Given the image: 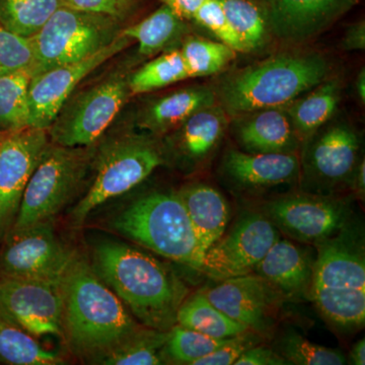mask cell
Masks as SVG:
<instances>
[{
    "instance_id": "cell-1",
    "label": "cell",
    "mask_w": 365,
    "mask_h": 365,
    "mask_svg": "<svg viewBox=\"0 0 365 365\" xmlns=\"http://www.w3.org/2000/svg\"><path fill=\"white\" fill-rule=\"evenodd\" d=\"M95 270L146 328L170 331L188 290L177 274L155 257L123 242H98Z\"/></svg>"
},
{
    "instance_id": "cell-2",
    "label": "cell",
    "mask_w": 365,
    "mask_h": 365,
    "mask_svg": "<svg viewBox=\"0 0 365 365\" xmlns=\"http://www.w3.org/2000/svg\"><path fill=\"white\" fill-rule=\"evenodd\" d=\"M63 328L72 349L98 359L139 329L123 302L81 257L63 279Z\"/></svg>"
},
{
    "instance_id": "cell-3",
    "label": "cell",
    "mask_w": 365,
    "mask_h": 365,
    "mask_svg": "<svg viewBox=\"0 0 365 365\" xmlns=\"http://www.w3.org/2000/svg\"><path fill=\"white\" fill-rule=\"evenodd\" d=\"M328 72L319 53H281L230 74L215 96L230 116L285 108L323 83Z\"/></svg>"
},
{
    "instance_id": "cell-4",
    "label": "cell",
    "mask_w": 365,
    "mask_h": 365,
    "mask_svg": "<svg viewBox=\"0 0 365 365\" xmlns=\"http://www.w3.org/2000/svg\"><path fill=\"white\" fill-rule=\"evenodd\" d=\"M111 225L139 246L200 270L204 254L179 194H146L122 210Z\"/></svg>"
},
{
    "instance_id": "cell-5",
    "label": "cell",
    "mask_w": 365,
    "mask_h": 365,
    "mask_svg": "<svg viewBox=\"0 0 365 365\" xmlns=\"http://www.w3.org/2000/svg\"><path fill=\"white\" fill-rule=\"evenodd\" d=\"M90 160V151L86 148L49 143L26 185L16 222L9 234L52 222L76 196Z\"/></svg>"
},
{
    "instance_id": "cell-6",
    "label": "cell",
    "mask_w": 365,
    "mask_h": 365,
    "mask_svg": "<svg viewBox=\"0 0 365 365\" xmlns=\"http://www.w3.org/2000/svg\"><path fill=\"white\" fill-rule=\"evenodd\" d=\"M157 145L141 136H124L101 150L90 190L71 211V222L81 225L102 204L130 191L162 165Z\"/></svg>"
},
{
    "instance_id": "cell-7",
    "label": "cell",
    "mask_w": 365,
    "mask_h": 365,
    "mask_svg": "<svg viewBox=\"0 0 365 365\" xmlns=\"http://www.w3.org/2000/svg\"><path fill=\"white\" fill-rule=\"evenodd\" d=\"M119 34L116 19L62 6L32 37L34 76L86 58L111 44Z\"/></svg>"
},
{
    "instance_id": "cell-8",
    "label": "cell",
    "mask_w": 365,
    "mask_h": 365,
    "mask_svg": "<svg viewBox=\"0 0 365 365\" xmlns=\"http://www.w3.org/2000/svg\"><path fill=\"white\" fill-rule=\"evenodd\" d=\"M129 93L128 79L113 76L69 98L48 128L50 140L66 148H88L112 123Z\"/></svg>"
},
{
    "instance_id": "cell-9",
    "label": "cell",
    "mask_w": 365,
    "mask_h": 365,
    "mask_svg": "<svg viewBox=\"0 0 365 365\" xmlns=\"http://www.w3.org/2000/svg\"><path fill=\"white\" fill-rule=\"evenodd\" d=\"M63 279L0 280V316L33 337L64 335Z\"/></svg>"
},
{
    "instance_id": "cell-10",
    "label": "cell",
    "mask_w": 365,
    "mask_h": 365,
    "mask_svg": "<svg viewBox=\"0 0 365 365\" xmlns=\"http://www.w3.org/2000/svg\"><path fill=\"white\" fill-rule=\"evenodd\" d=\"M279 239L277 227L266 215L245 213L230 232L204 254L201 272L215 281L254 273L274 242Z\"/></svg>"
},
{
    "instance_id": "cell-11",
    "label": "cell",
    "mask_w": 365,
    "mask_h": 365,
    "mask_svg": "<svg viewBox=\"0 0 365 365\" xmlns=\"http://www.w3.org/2000/svg\"><path fill=\"white\" fill-rule=\"evenodd\" d=\"M51 223H40L6 235V245L0 255L2 278L35 280L64 278L76 254L60 241Z\"/></svg>"
},
{
    "instance_id": "cell-12",
    "label": "cell",
    "mask_w": 365,
    "mask_h": 365,
    "mask_svg": "<svg viewBox=\"0 0 365 365\" xmlns=\"http://www.w3.org/2000/svg\"><path fill=\"white\" fill-rule=\"evenodd\" d=\"M265 210L276 227L314 246L337 235L349 220V207L344 201L313 194L280 197L269 202Z\"/></svg>"
},
{
    "instance_id": "cell-13",
    "label": "cell",
    "mask_w": 365,
    "mask_h": 365,
    "mask_svg": "<svg viewBox=\"0 0 365 365\" xmlns=\"http://www.w3.org/2000/svg\"><path fill=\"white\" fill-rule=\"evenodd\" d=\"M130 42V38L120 33L111 44L91 56L34 76L29 86V127L48 130L78 83Z\"/></svg>"
},
{
    "instance_id": "cell-14",
    "label": "cell",
    "mask_w": 365,
    "mask_h": 365,
    "mask_svg": "<svg viewBox=\"0 0 365 365\" xmlns=\"http://www.w3.org/2000/svg\"><path fill=\"white\" fill-rule=\"evenodd\" d=\"M49 143L47 130L36 128L0 139V237L13 227L26 185Z\"/></svg>"
},
{
    "instance_id": "cell-15",
    "label": "cell",
    "mask_w": 365,
    "mask_h": 365,
    "mask_svg": "<svg viewBox=\"0 0 365 365\" xmlns=\"http://www.w3.org/2000/svg\"><path fill=\"white\" fill-rule=\"evenodd\" d=\"M202 292L220 311L257 334L272 329L283 297L256 273L217 281Z\"/></svg>"
},
{
    "instance_id": "cell-16",
    "label": "cell",
    "mask_w": 365,
    "mask_h": 365,
    "mask_svg": "<svg viewBox=\"0 0 365 365\" xmlns=\"http://www.w3.org/2000/svg\"><path fill=\"white\" fill-rule=\"evenodd\" d=\"M269 31L284 42L312 40L325 32L359 0H265Z\"/></svg>"
},
{
    "instance_id": "cell-17",
    "label": "cell",
    "mask_w": 365,
    "mask_h": 365,
    "mask_svg": "<svg viewBox=\"0 0 365 365\" xmlns=\"http://www.w3.org/2000/svg\"><path fill=\"white\" fill-rule=\"evenodd\" d=\"M316 247L318 255L312 287L336 292H365L364 242L348 225Z\"/></svg>"
},
{
    "instance_id": "cell-18",
    "label": "cell",
    "mask_w": 365,
    "mask_h": 365,
    "mask_svg": "<svg viewBox=\"0 0 365 365\" xmlns=\"http://www.w3.org/2000/svg\"><path fill=\"white\" fill-rule=\"evenodd\" d=\"M311 138L306 157L307 174L325 186L350 181L359 150V136L352 127L335 123Z\"/></svg>"
},
{
    "instance_id": "cell-19",
    "label": "cell",
    "mask_w": 365,
    "mask_h": 365,
    "mask_svg": "<svg viewBox=\"0 0 365 365\" xmlns=\"http://www.w3.org/2000/svg\"><path fill=\"white\" fill-rule=\"evenodd\" d=\"M222 169L232 182L242 188L266 189L297 180L302 163L297 153H251L230 150Z\"/></svg>"
},
{
    "instance_id": "cell-20",
    "label": "cell",
    "mask_w": 365,
    "mask_h": 365,
    "mask_svg": "<svg viewBox=\"0 0 365 365\" xmlns=\"http://www.w3.org/2000/svg\"><path fill=\"white\" fill-rule=\"evenodd\" d=\"M314 263L306 250L287 240L278 239L254 273L267 281L282 297H302L311 290Z\"/></svg>"
},
{
    "instance_id": "cell-21",
    "label": "cell",
    "mask_w": 365,
    "mask_h": 365,
    "mask_svg": "<svg viewBox=\"0 0 365 365\" xmlns=\"http://www.w3.org/2000/svg\"><path fill=\"white\" fill-rule=\"evenodd\" d=\"M235 134L247 153H295L299 137L285 108L259 110L237 117Z\"/></svg>"
},
{
    "instance_id": "cell-22",
    "label": "cell",
    "mask_w": 365,
    "mask_h": 365,
    "mask_svg": "<svg viewBox=\"0 0 365 365\" xmlns=\"http://www.w3.org/2000/svg\"><path fill=\"white\" fill-rule=\"evenodd\" d=\"M203 254L227 230L230 206L225 197L209 185L197 182L179 192Z\"/></svg>"
},
{
    "instance_id": "cell-23",
    "label": "cell",
    "mask_w": 365,
    "mask_h": 365,
    "mask_svg": "<svg viewBox=\"0 0 365 365\" xmlns=\"http://www.w3.org/2000/svg\"><path fill=\"white\" fill-rule=\"evenodd\" d=\"M216 96L203 86L184 88L158 98L139 116L138 126L153 134H162L181 126L194 113L215 105Z\"/></svg>"
},
{
    "instance_id": "cell-24",
    "label": "cell",
    "mask_w": 365,
    "mask_h": 365,
    "mask_svg": "<svg viewBox=\"0 0 365 365\" xmlns=\"http://www.w3.org/2000/svg\"><path fill=\"white\" fill-rule=\"evenodd\" d=\"M227 113L220 106L203 108L180 126L179 148L190 162L205 160L227 130Z\"/></svg>"
},
{
    "instance_id": "cell-25",
    "label": "cell",
    "mask_w": 365,
    "mask_h": 365,
    "mask_svg": "<svg viewBox=\"0 0 365 365\" xmlns=\"http://www.w3.org/2000/svg\"><path fill=\"white\" fill-rule=\"evenodd\" d=\"M340 102L337 79L324 81L312 93L285 107L299 139L311 138L333 117Z\"/></svg>"
},
{
    "instance_id": "cell-26",
    "label": "cell",
    "mask_w": 365,
    "mask_h": 365,
    "mask_svg": "<svg viewBox=\"0 0 365 365\" xmlns=\"http://www.w3.org/2000/svg\"><path fill=\"white\" fill-rule=\"evenodd\" d=\"M177 324L216 339H227L249 330L213 306L202 292L185 299L178 311Z\"/></svg>"
},
{
    "instance_id": "cell-27",
    "label": "cell",
    "mask_w": 365,
    "mask_h": 365,
    "mask_svg": "<svg viewBox=\"0 0 365 365\" xmlns=\"http://www.w3.org/2000/svg\"><path fill=\"white\" fill-rule=\"evenodd\" d=\"M169 334L170 331L137 329L120 344L93 360L109 365L163 364V350Z\"/></svg>"
},
{
    "instance_id": "cell-28",
    "label": "cell",
    "mask_w": 365,
    "mask_h": 365,
    "mask_svg": "<svg viewBox=\"0 0 365 365\" xmlns=\"http://www.w3.org/2000/svg\"><path fill=\"white\" fill-rule=\"evenodd\" d=\"M184 31L182 19L163 4L140 23L120 33L138 43V52L141 55L153 56L179 39Z\"/></svg>"
},
{
    "instance_id": "cell-29",
    "label": "cell",
    "mask_w": 365,
    "mask_h": 365,
    "mask_svg": "<svg viewBox=\"0 0 365 365\" xmlns=\"http://www.w3.org/2000/svg\"><path fill=\"white\" fill-rule=\"evenodd\" d=\"M309 295L319 313L336 328L355 330L365 322V292H336L312 287Z\"/></svg>"
},
{
    "instance_id": "cell-30",
    "label": "cell",
    "mask_w": 365,
    "mask_h": 365,
    "mask_svg": "<svg viewBox=\"0 0 365 365\" xmlns=\"http://www.w3.org/2000/svg\"><path fill=\"white\" fill-rule=\"evenodd\" d=\"M32 71L0 74V133H13L29 127V86Z\"/></svg>"
},
{
    "instance_id": "cell-31",
    "label": "cell",
    "mask_w": 365,
    "mask_h": 365,
    "mask_svg": "<svg viewBox=\"0 0 365 365\" xmlns=\"http://www.w3.org/2000/svg\"><path fill=\"white\" fill-rule=\"evenodd\" d=\"M62 360L45 349L33 336L0 316V362L13 365H55Z\"/></svg>"
},
{
    "instance_id": "cell-32",
    "label": "cell",
    "mask_w": 365,
    "mask_h": 365,
    "mask_svg": "<svg viewBox=\"0 0 365 365\" xmlns=\"http://www.w3.org/2000/svg\"><path fill=\"white\" fill-rule=\"evenodd\" d=\"M61 6V0H0V24L18 35L33 37Z\"/></svg>"
},
{
    "instance_id": "cell-33",
    "label": "cell",
    "mask_w": 365,
    "mask_h": 365,
    "mask_svg": "<svg viewBox=\"0 0 365 365\" xmlns=\"http://www.w3.org/2000/svg\"><path fill=\"white\" fill-rule=\"evenodd\" d=\"M190 78L181 51L173 50L151 60L128 79L132 95L148 93Z\"/></svg>"
},
{
    "instance_id": "cell-34",
    "label": "cell",
    "mask_w": 365,
    "mask_h": 365,
    "mask_svg": "<svg viewBox=\"0 0 365 365\" xmlns=\"http://www.w3.org/2000/svg\"><path fill=\"white\" fill-rule=\"evenodd\" d=\"M246 52L265 44L269 26L265 9L252 0H220Z\"/></svg>"
},
{
    "instance_id": "cell-35",
    "label": "cell",
    "mask_w": 365,
    "mask_h": 365,
    "mask_svg": "<svg viewBox=\"0 0 365 365\" xmlns=\"http://www.w3.org/2000/svg\"><path fill=\"white\" fill-rule=\"evenodd\" d=\"M181 53L190 78L220 73L235 58V51L230 46L198 37L187 38Z\"/></svg>"
},
{
    "instance_id": "cell-36",
    "label": "cell",
    "mask_w": 365,
    "mask_h": 365,
    "mask_svg": "<svg viewBox=\"0 0 365 365\" xmlns=\"http://www.w3.org/2000/svg\"><path fill=\"white\" fill-rule=\"evenodd\" d=\"M230 339H216L176 324L170 329L169 338L163 347L165 364L170 361L177 364H193Z\"/></svg>"
},
{
    "instance_id": "cell-37",
    "label": "cell",
    "mask_w": 365,
    "mask_h": 365,
    "mask_svg": "<svg viewBox=\"0 0 365 365\" xmlns=\"http://www.w3.org/2000/svg\"><path fill=\"white\" fill-rule=\"evenodd\" d=\"M280 344V354L290 364L342 365L347 364V359L340 350L314 344L297 333L285 334Z\"/></svg>"
},
{
    "instance_id": "cell-38",
    "label": "cell",
    "mask_w": 365,
    "mask_h": 365,
    "mask_svg": "<svg viewBox=\"0 0 365 365\" xmlns=\"http://www.w3.org/2000/svg\"><path fill=\"white\" fill-rule=\"evenodd\" d=\"M36 64L32 37L18 35L0 24V74L32 71Z\"/></svg>"
},
{
    "instance_id": "cell-39",
    "label": "cell",
    "mask_w": 365,
    "mask_h": 365,
    "mask_svg": "<svg viewBox=\"0 0 365 365\" xmlns=\"http://www.w3.org/2000/svg\"><path fill=\"white\" fill-rule=\"evenodd\" d=\"M193 21L204 26L235 52H246L220 0H207L194 14Z\"/></svg>"
},
{
    "instance_id": "cell-40",
    "label": "cell",
    "mask_w": 365,
    "mask_h": 365,
    "mask_svg": "<svg viewBox=\"0 0 365 365\" xmlns=\"http://www.w3.org/2000/svg\"><path fill=\"white\" fill-rule=\"evenodd\" d=\"M259 342L258 334L248 330L230 338L225 344L206 355L202 359L196 360L193 365H230L244 354L250 348Z\"/></svg>"
},
{
    "instance_id": "cell-41",
    "label": "cell",
    "mask_w": 365,
    "mask_h": 365,
    "mask_svg": "<svg viewBox=\"0 0 365 365\" xmlns=\"http://www.w3.org/2000/svg\"><path fill=\"white\" fill-rule=\"evenodd\" d=\"M62 6L85 11L103 14L114 19L123 18L136 0H61Z\"/></svg>"
},
{
    "instance_id": "cell-42",
    "label": "cell",
    "mask_w": 365,
    "mask_h": 365,
    "mask_svg": "<svg viewBox=\"0 0 365 365\" xmlns=\"http://www.w3.org/2000/svg\"><path fill=\"white\" fill-rule=\"evenodd\" d=\"M290 364L284 357L263 346H254L235 361V365H284Z\"/></svg>"
},
{
    "instance_id": "cell-43",
    "label": "cell",
    "mask_w": 365,
    "mask_h": 365,
    "mask_svg": "<svg viewBox=\"0 0 365 365\" xmlns=\"http://www.w3.org/2000/svg\"><path fill=\"white\" fill-rule=\"evenodd\" d=\"M341 46L346 51H364L365 49L364 20L352 24L346 30Z\"/></svg>"
},
{
    "instance_id": "cell-44",
    "label": "cell",
    "mask_w": 365,
    "mask_h": 365,
    "mask_svg": "<svg viewBox=\"0 0 365 365\" xmlns=\"http://www.w3.org/2000/svg\"><path fill=\"white\" fill-rule=\"evenodd\" d=\"M178 16L184 20H193L194 14L207 0H162Z\"/></svg>"
},
{
    "instance_id": "cell-45",
    "label": "cell",
    "mask_w": 365,
    "mask_h": 365,
    "mask_svg": "<svg viewBox=\"0 0 365 365\" xmlns=\"http://www.w3.org/2000/svg\"><path fill=\"white\" fill-rule=\"evenodd\" d=\"M353 182V189L357 192L360 197L364 198L365 191V163L362 160L361 163L356 165L351 177Z\"/></svg>"
},
{
    "instance_id": "cell-46",
    "label": "cell",
    "mask_w": 365,
    "mask_h": 365,
    "mask_svg": "<svg viewBox=\"0 0 365 365\" xmlns=\"http://www.w3.org/2000/svg\"><path fill=\"white\" fill-rule=\"evenodd\" d=\"M350 360L353 364H365V340H359V342L353 345L351 351H350Z\"/></svg>"
},
{
    "instance_id": "cell-47",
    "label": "cell",
    "mask_w": 365,
    "mask_h": 365,
    "mask_svg": "<svg viewBox=\"0 0 365 365\" xmlns=\"http://www.w3.org/2000/svg\"><path fill=\"white\" fill-rule=\"evenodd\" d=\"M355 90H356L357 96L361 101L362 104L365 103V69L362 68L357 76L356 81H355Z\"/></svg>"
},
{
    "instance_id": "cell-48",
    "label": "cell",
    "mask_w": 365,
    "mask_h": 365,
    "mask_svg": "<svg viewBox=\"0 0 365 365\" xmlns=\"http://www.w3.org/2000/svg\"><path fill=\"white\" fill-rule=\"evenodd\" d=\"M264 1H265V0H264Z\"/></svg>"
}]
</instances>
